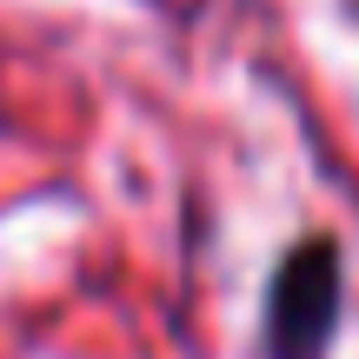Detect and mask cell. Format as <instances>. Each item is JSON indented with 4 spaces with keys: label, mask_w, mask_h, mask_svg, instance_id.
Instances as JSON below:
<instances>
[{
    "label": "cell",
    "mask_w": 359,
    "mask_h": 359,
    "mask_svg": "<svg viewBox=\"0 0 359 359\" xmlns=\"http://www.w3.org/2000/svg\"><path fill=\"white\" fill-rule=\"evenodd\" d=\"M346 326V246L333 233H299L266 273L259 353L266 359H326Z\"/></svg>",
    "instance_id": "obj_1"
}]
</instances>
